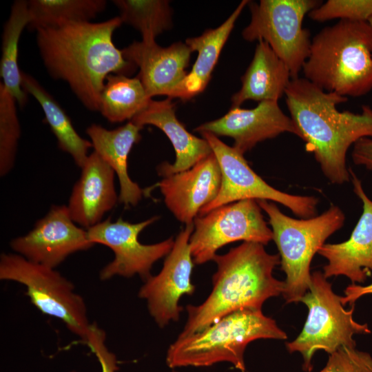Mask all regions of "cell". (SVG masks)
Segmentation results:
<instances>
[{"label":"cell","mask_w":372,"mask_h":372,"mask_svg":"<svg viewBox=\"0 0 372 372\" xmlns=\"http://www.w3.org/2000/svg\"><path fill=\"white\" fill-rule=\"evenodd\" d=\"M120 17L102 22H68L37 29L36 41L48 74L65 82L83 105L99 112L101 95L111 74L132 73L136 68L114 45Z\"/></svg>","instance_id":"cell-1"},{"label":"cell","mask_w":372,"mask_h":372,"mask_svg":"<svg viewBox=\"0 0 372 372\" xmlns=\"http://www.w3.org/2000/svg\"><path fill=\"white\" fill-rule=\"evenodd\" d=\"M290 117L324 176L333 184L349 182L347 153L362 138H372V107L340 112L348 98L327 92L305 78L292 79L285 92Z\"/></svg>","instance_id":"cell-2"},{"label":"cell","mask_w":372,"mask_h":372,"mask_svg":"<svg viewBox=\"0 0 372 372\" xmlns=\"http://www.w3.org/2000/svg\"><path fill=\"white\" fill-rule=\"evenodd\" d=\"M213 260L217 270L212 290L199 305L188 304L187 320L178 337L202 331L225 316L242 309H260L267 299L282 294L285 281L273 276L280 264L279 254H270L264 245L243 242Z\"/></svg>","instance_id":"cell-3"},{"label":"cell","mask_w":372,"mask_h":372,"mask_svg":"<svg viewBox=\"0 0 372 372\" xmlns=\"http://www.w3.org/2000/svg\"><path fill=\"white\" fill-rule=\"evenodd\" d=\"M327 92L360 97L372 90V28L367 21L340 20L311 39L302 69Z\"/></svg>","instance_id":"cell-4"},{"label":"cell","mask_w":372,"mask_h":372,"mask_svg":"<svg viewBox=\"0 0 372 372\" xmlns=\"http://www.w3.org/2000/svg\"><path fill=\"white\" fill-rule=\"evenodd\" d=\"M276 321L260 309H242L229 313L200 332L178 337L169 347V368L204 367L226 362L245 372L244 352L258 339H287Z\"/></svg>","instance_id":"cell-5"},{"label":"cell","mask_w":372,"mask_h":372,"mask_svg":"<svg viewBox=\"0 0 372 372\" xmlns=\"http://www.w3.org/2000/svg\"><path fill=\"white\" fill-rule=\"evenodd\" d=\"M257 202L268 216L286 275L283 297L287 303L299 302L310 285V265L314 255L343 226L345 215L339 207L331 205L320 215L296 219L283 214L271 201Z\"/></svg>","instance_id":"cell-6"},{"label":"cell","mask_w":372,"mask_h":372,"mask_svg":"<svg viewBox=\"0 0 372 372\" xmlns=\"http://www.w3.org/2000/svg\"><path fill=\"white\" fill-rule=\"evenodd\" d=\"M300 302L308 308L307 320L299 335L286 347L290 353L302 355L307 372L313 369L311 360L317 351L331 354L342 347L355 348L353 336L371 332L366 324L354 320L353 305L349 310L343 307L340 296L321 271L311 274L309 289Z\"/></svg>","instance_id":"cell-7"},{"label":"cell","mask_w":372,"mask_h":372,"mask_svg":"<svg viewBox=\"0 0 372 372\" xmlns=\"http://www.w3.org/2000/svg\"><path fill=\"white\" fill-rule=\"evenodd\" d=\"M0 279L17 282L26 287L25 294L43 313L61 320L84 342L91 324L83 298L73 284L60 273L28 260L17 254L0 257Z\"/></svg>","instance_id":"cell-8"},{"label":"cell","mask_w":372,"mask_h":372,"mask_svg":"<svg viewBox=\"0 0 372 372\" xmlns=\"http://www.w3.org/2000/svg\"><path fill=\"white\" fill-rule=\"evenodd\" d=\"M317 0H260L249 1L251 21L242 32L247 41H264L288 67L292 79L298 77L311 45L303 19L321 4Z\"/></svg>","instance_id":"cell-9"},{"label":"cell","mask_w":372,"mask_h":372,"mask_svg":"<svg viewBox=\"0 0 372 372\" xmlns=\"http://www.w3.org/2000/svg\"><path fill=\"white\" fill-rule=\"evenodd\" d=\"M209 144L221 172V185L215 199L205 206L200 216L220 206L236 201L254 199L277 202L301 218L316 215L318 199L313 196L290 194L267 183L249 165L244 154L220 141L216 135L200 132Z\"/></svg>","instance_id":"cell-10"},{"label":"cell","mask_w":372,"mask_h":372,"mask_svg":"<svg viewBox=\"0 0 372 372\" xmlns=\"http://www.w3.org/2000/svg\"><path fill=\"white\" fill-rule=\"evenodd\" d=\"M273 240V233L264 219L256 200L247 199L217 207L196 216L189 239L194 264L213 260L216 251L236 241L258 242Z\"/></svg>","instance_id":"cell-11"},{"label":"cell","mask_w":372,"mask_h":372,"mask_svg":"<svg viewBox=\"0 0 372 372\" xmlns=\"http://www.w3.org/2000/svg\"><path fill=\"white\" fill-rule=\"evenodd\" d=\"M158 218V216H154L142 222L132 223L121 218L112 222L109 218L87 229L88 238L92 243L105 245L114 254V260L100 271L101 280L115 276L130 278L136 274L145 280L151 276L153 265L167 256L174 243L172 238L152 245L139 242V234Z\"/></svg>","instance_id":"cell-12"},{"label":"cell","mask_w":372,"mask_h":372,"mask_svg":"<svg viewBox=\"0 0 372 372\" xmlns=\"http://www.w3.org/2000/svg\"><path fill=\"white\" fill-rule=\"evenodd\" d=\"M193 231L194 223L186 225L175 239L161 271L147 278L139 290L138 296L147 300L149 312L161 328L178 320L183 310L178 304L180 298L194 292L191 278L194 261L189 248Z\"/></svg>","instance_id":"cell-13"},{"label":"cell","mask_w":372,"mask_h":372,"mask_svg":"<svg viewBox=\"0 0 372 372\" xmlns=\"http://www.w3.org/2000/svg\"><path fill=\"white\" fill-rule=\"evenodd\" d=\"M94 245L87 229L72 219L66 205H54L25 235L14 238L11 248L28 260L54 269L70 255Z\"/></svg>","instance_id":"cell-14"},{"label":"cell","mask_w":372,"mask_h":372,"mask_svg":"<svg viewBox=\"0 0 372 372\" xmlns=\"http://www.w3.org/2000/svg\"><path fill=\"white\" fill-rule=\"evenodd\" d=\"M196 132H208L216 136L234 139L233 147L244 154L258 143L288 132L300 138L292 118L286 115L278 101H265L252 109L231 107L223 116L200 125Z\"/></svg>","instance_id":"cell-15"},{"label":"cell","mask_w":372,"mask_h":372,"mask_svg":"<svg viewBox=\"0 0 372 372\" xmlns=\"http://www.w3.org/2000/svg\"><path fill=\"white\" fill-rule=\"evenodd\" d=\"M121 50L125 59L138 68L137 77L151 99L156 95L172 99L187 74L193 52L181 41L162 47L155 40L134 41Z\"/></svg>","instance_id":"cell-16"},{"label":"cell","mask_w":372,"mask_h":372,"mask_svg":"<svg viewBox=\"0 0 372 372\" xmlns=\"http://www.w3.org/2000/svg\"><path fill=\"white\" fill-rule=\"evenodd\" d=\"M221 180L220 166L212 152L190 169L163 177L158 186L176 218L189 225L217 196Z\"/></svg>","instance_id":"cell-17"},{"label":"cell","mask_w":372,"mask_h":372,"mask_svg":"<svg viewBox=\"0 0 372 372\" xmlns=\"http://www.w3.org/2000/svg\"><path fill=\"white\" fill-rule=\"evenodd\" d=\"M349 173L353 192L362 203V213L347 240L324 244L318 253L327 260L322 273L326 278L344 276L355 284L364 282L372 271V200L351 169Z\"/></svg>","instance_id":"cell-18"},{"label":"cell","mask_w":372,"mask_h":372,"mask_svg":"<svg viewBox=\"0 0 372 372\" xmlns=\"http://www.w3.org/2000/svg\"><path fill=\"white\" fill-rule=\"evenodd\" d=\"M73 187L68 205L74 222L87 229L102 220L118 201L115 172L94 151L89 154Z\"/></svg>","instance_id":"cell-19"},{"label":"cell","mask_w":372,"mask_h":372,"mask_svg":"<svg viewBox=\"0 0 372 372\" xmlns=\"http://www.w3.org/2000/svg\"><path fill=\"white\" fill-rule=\"evenodd\" d=\"M130 121L142 128L145 125L156 126L172 143L176 159L172 164L164 162L158 166L157 172L161 176L187 170L212 153L205 139L189 133L178 121L171 98L162 101L152 99L146 108Z\"/></svg>","instance_id":"cell-20"},{"label":"cell","mask_w":372,"mask_h":372,"mask_svg":"<svg viewBox=\"0 0 372 372\" xmlns=\"http://www.w3.org/2000/svg\"><path fill=\"white\" fill-rule=\"evenodd\" d=\"M143 128L129 121L114 130L98 124H91L86 133L94 151L114 171L120 185L118 202L126 207L135 206L143 198L145 191L133 181L127 172V159L133 146L141 139Z\"/></svg>","instance_id":"cell-21"},{"label":"cell","mask_w":372,"mask_h":372,"mask_svg":"<svg viewBox=\"0 0 372 372\" xmlns=\"http://www.w3.org/2000/svg\"><path fill=\"white\" fill-rule=\"evenodd\" d=\"M291 80L290 71L285 62L267 43L260 40L241 78V87L231 97V107H240L247 100L278 101Z\"/></svg>","instance_id":"cell-22"},{"label":"cell","mask_w":372,"mask_h":372,"mask_svg":"<svg viewBox=\"0 0 372 372\" xmlns=\"http://www.w3.org/2000/svg\"><path fill=\"white\" fill-rule=\"evenodd\" d=\"M249 1H242L218 28L206 30L200 36L187 39L185 43L192 52H198V56L191 72L178 87L172 99L189 100L205 90L235 23Z\"/></svg>","instance_id":"cell-23"},{"label":"cell","mask_w":372,"mask_h":372,"mask_svg":"<svg viewBox=\"0 0 372 372\" xmlns=\"http://www.w3.org/2000/svg\"><path fill=\"white\" fill-rule=\"evenodd\" d=\"M21 85L24 91L30 94L41 105L58 147L70 155L75 164L81 168L90 154L92 143L78 134L63 107L33 76L22 72Z\"/></svg>","instance_id":"cell-24"},{"label":"cell","mask_w":372,"mask_h":372,"mask_svg":"<svg viewBox=\"0 0 372 372\" xmlns=\"http://www.w3.org/2000/svg\"><path fill=\"white\" fill-rule=\"evenodd\" d=\"M30 22L28 2L15 1L4 24L0 61L1 83L23 107L28 102V94L21 85V71L18 65L19 43L21 33Z\"/></svg>","instance_id":"cell-25"},{"label":"cell","mask_w":372,"mask_h":372,"mask_svg":"<svg viewBox=\"0 0 372 372\" xmlns=\"http://www.w3.org/2000/svg\"><path fill=\"white\" fill-rule=\"evenodd\" d=\"M151 100L137 76L111 74L101 92L99 112L112 123L130 121L146 108Z\"/></svg>","instance_id":"cell-26"},{"label":"cell","mask_w":372,"mask_h":372,"mask_svg":"<svg viewBox=\"0 0 372 372\" xmlns=\"http://www.w3.org/2000/svg\"><path fill=\"white\" fill-rule=\"evenodd\" d=\"M28 27L36 30L68 22L91 21L103 11L105 0H30Z\"/></svg>","instance_id":"cell-27"},{"label":"cell","mask_w":372,"mask_h":372,"mask_svg":"<svg viewBox=\"0 0 372 372\" xmlns=\"http://www.w3.org/2000/svg\"><path fill=\"white\" fill-rule=\"evenodd\" d=\"M122 22L138 30L143 41H152L172 26V9L166 0H114Z\"/></svg>","instance_id":"cell-28"},{"label":"cell","mask_w":372,"mask_h":372,"mask_svg":"<svg viewBox=\"0 0 372 372\" xmlns=\"http://www.w3.org/2000/svg\"><path fill=\"white\" fill-rule=\"evenodd\" d=\"M17 102L0 83V175H7L15 163L21 128Z\"/></svg>","instance_id":"cell-29"},{"label":"cell","mask_w":372,"mask_h":372,"mask_svg":"<svg viewBox=\"0 0 372 372\" xmlns=\"http://www.w3.org/2000/svg\"><path fill=\"white\" fill-rule=\"evenodd\" d=\"M308 15L318 22L334 19L368 22L372 17V0H329L312 10Z\"/></svg>","instance_id":"cell-30"},{"label":"cell","mask_w":372,"mask_h":372,"mask_svg":"<svg viewBox=\"0 0 372 372\" xmlns=\"http://www.w3.org/2000/svg\"><path fill=\"white\" fill-rule=\"evenodd\" d=\"M319 372H372V357L355 348L342 347L329 354L326 366Z\"/></svg>","instance_id":"cell-31"},{"label":"cell","mask_w":372,"mask_h":372,"mask_svg":"<svg viewBox=\"0 0 372 372\" xmlns=\"http://www.w3.org/2000/svg\"><path fill=\"white\" fill-rule=\"evenodd\" d=\"M105 341V332L95 324H91L89 333L84 343L96 356L102 372H116L118 369L116 358L113 353L108 350Z\"/></svg>","instance_id":"cell-32"},{"label":"cell","mask_w":372,"mask_h":372,"mask_svg":"<svg viewBox=\"0 0 372 372\" xmlns=\"http://www.w3.org/2000/svg\"><path fill=\"white\" fill-rule=\"evenodd\" d=\"M351 156L355 165L372 170V138L366 137L358 141L353 145Z\"/></svg>","instance_id":"cell-33"},{"label":"cell","mask_w":372,"mask_h":372,"mask_svg":"<svg viewBox=\"0 0 372 372\" xmlns=\"http://www.w3.org/2000/svg\"><path fill=\"white\" fill-rule=\"evenodd\" d=\"M366 294H372V283L367 286L352 284L346 288L344 296L340 297V300L344 306L347 303L353 304L358 298Z\"/></svg>","instance_id":"cell-34"},{"label":"cell","mask_w":372,"mask_h":372,"mask_svg":"<svg viewBox=\"0 0 372 372\" xmlns=\"http://www.w3.org/2000/svg\"><path fill=\"white\" fill-rule=\"evenodd\" d=\"M368 23H369V25L372 28V17L369 19Z\"/></svg>","instance_id":"cell-35"},{"label":"cell","mask_w":372,"mask_h":372,"mask_svg":"<svg viewBox=\"0 0 372 372\" xmlns=\"http://www.w3.org/2000/svg\"><path fill=\"white\" fill-rule=\"evenodd\" d=\"M173 372H176V371H173Z\"/></svg>","instance_id":"cell-36"}]
</instances>
